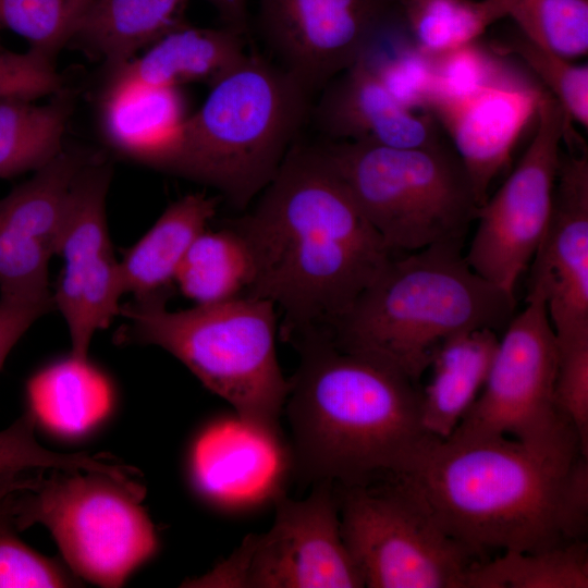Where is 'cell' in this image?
I'll return each instance as SVG.
<instances>
[{
	"instance_id": "obj_1",
	"label": "cell",
	"mask_w": 588,
	"mask_h": 588,
	"mask_svg": "<svg viewBox=\"0 0 588 588\" xmlns=\"http://www.w3.org/2000/svg\"><path fill=\"white\" fill-rule=\"evenodd\" d=\"M259 195L230 224L255 262L247 295L281 310L286 340L328 331L394 254L320 147L295 143Z\"/></svg>"
},
{
	"instance_id": "obj_2",
	"label": "cell",
	"mask_w": 588,
	"mask_h": 588,
	"mask_svg": "<svg viewBox=\"0 0 588 588\" xmlns=\"http://www.w3.org/2000/svg\"><path fill=\"white\" fill-rule=\"evenodd\" d=\"M387 479L475 556L543 550L586 532L588 462L583 455L565 461L509 437L455 440L426 433Z\"/></svg>"
},
{
	"instance_id": "obj_3",
	"label": "cell",
	"mask_w": 588,
	"mask_h": 588,
	"mask_svg": "<svg viewBox=\"0 0 588 588\" xmlns=\"http://www.w3.org/2000/svg\"><path fill=\"white\" fill-rule=\"evenodd\" d=\"M292 342L301 354L284 405L293 469L315 483L341 487L395 475L426 434L416 382L340 347L326 331Z\"/></svg>"
},
{
	"instance_id": "obj_4",
	"label": "cell",
	"mask_w": 588,
	"mask_h": 588,
	"mask_svg": "<svg viewBox=\"0 0 588 588\" xmlns=\"http://www.w3.org/2000/svg\"><path fill=\"white\" fill-rule=\"evenodd\" d=\"M463 243L393 255L329 328V336L417 382L448 338L470 329H505L515 315V295L477 274Z\"/></svg>"
},
{
	"instance_id": "obj_5",
	"label": "cell",
	"mask_w": 588,
	"mask_h": 588,
	"mask_svg": "<svg viewBox=\"0 0 588 588\" xmlns=\"http://www.w3.org/2000/svg\"><path fill=\"white\" fill-rule=\"evenodd\" d=\"M310 97L279 64L247 54L187 115L170 173L210 186L245 209L295 144Z\"/></svg>"
},
{
	"instance_id": "obj_6",
	"label": "cell",
	"mask_w": 588,
	"mask_h": 588,
	"mask_svg": "<svg viewBox=\"0 0 588 588\" xmlns=\"http://www.w3.org/2000/svg\"><path fill=\"white\" fill-rule=\"evenodd\" d=\"M268 299L242 295L169 310L167 301L121 305L123 339L167 351L246 421L281 432L290 381L277 355L279 320Z\"/></svg>"
},
{
	"instance_id": "obj_7",
	"label": "cell",
	"mask_w": 588,
	"mask_h": 588,
	"mask_svg": "<svg viewBox=\"0 0 588 588\" xmlns=\"http://www.w3.org/2000/svg\"><path fill=\"white\" fill-rule=\"evenodd\" d=\"M393 254L464 241L479 203L452 145L400 148L340 140L322 147Z\"/></svg>"
},
{
	"instance_id": "obj_8",
	"label": "cell",
	"mask_w": 588,
	"mask_h": 588,
	"mask_svg": "<svg viewBox=\"0 0 588 588\" xmlns=\"http://www.w3.org/2000/svg\"><path fill=\"white\" fill-rule=\"evenodd\" d=\"M144 487L103 473L52 469L32 489L15 492L17 530L49 529L74 575L121 587L157 550L154 524L140 505Z\"/></svg>"
},
{
	"instance_id": "obj_9",
	"label": "cell",
	"mask_w": 588,
	"mask_h": 588,
	"mask_svg": "<svg viewBox=\"0 0 588 588\" xmlns=\"http://www.w3.org/2000/svg\"><path fill=\"white\" fill-rule=\"evenodd\" d=\"M556 370L558 345L546 304L526 296L524 310L499 340L482 390L448 438L509 437L556 458L583 455L555 401Z\"/></svg>"
},
{
	"instance_id": "obj_10",
	"label": "cell",
	"mask_w": 588,
	"mask_h": 588,
	"mask_svg": "<svg viewBox=\"0 0 588 588\" xmlns=\"http://www.w3.org/2000/svg\"><path fill=\"white\" fill-rule=\"evenodd\" d=\"M342 488L341 535L365 587L464 588L478 560L402 487L387 479Z\"/></svg>"
},
{
	"instance_id": "obj_11",
	"label": "cell",
	"mask_w": 588,
	"mask_h": 588,
	"mask_svg": "<svg viewBox=\"0 0 588 588\" xmlns=\"http://www.w3.org/2000/svg\"><path fill=\"white\" fill-rule=\"evenodd\" d=\"M275 504L268 531L248 534L226 559L182 587H365L341 535L332 482H317L304 500L282 495Z\"/></svg>"
},
{
	"instance_id": "obj_12",
	"label": "cell",
	"mask_w": 588,
	"mask_h": 588,
	"mask_svg": "<svg viewBox=\"0 0 588 588\" xmlns=\"http://www.w3.org/2000/svg\"><path fill=\"white\" fill-rule=\"evenodd\" d=\"M537 118L535 135L517 166L478 208L477 228L465 254L477 274L512 295L547 229L562 143L573 125L543 87Z\"/></svg>"
},
{
	"instance_id": "obj_13",
	"label": "cell",
	"mask_w": 588,
	"mask_h": 588,
	"mask_svg": "<svg viewBox=\"0 0 588 588\" xmlns=\"http://www.w3.org/2000/svg\"><path fill=\"white\" fill-rule=\"evenodd\" d=\"M111 168L90 158L71 188L57 255L63 259L57 308L69 329L72 355L87 358L95 333L120 314L125 294L106 212Z\"/></svg>"
},
{
	"instance_id": "obj_14",
	"label": "cell",
	"mask_w": 588,
	"mask_h": 588,
	"mask_svg": "<svg viewBox=\"0 0 588 588\" xmlns=\"http://www.w3.org/2000/svg\"><path fill=\"white\" fill-rule=\"evenodd\" d=\"M278 64L313 95L352 66L396 19L401 0H256Z\"/></svg>"
},
{
	"instance_id": "obj_15",
	"label": "cell",
	"mask_w": 588,
	"mask_h": 588,
	"mask_svg": "<svg viewBox=\"0 0 588 588\" xmlns=\"http://www.w3.org/2000/svg\"><path fill=\"white\" fill-rule=\"evenodd\" d=\"M561 149L544 234L528 266L527 296L543 299L558 346L588 341V150L576 132Z\"/></svg>"
},
{
	"instance_id": "obj_16",
	"label": "cell",
	"mask_w": 588,
	"mask_h": 588,
	"mask_svg": "<svg viewBox=\"0 0 588 588\" xmlns=\"http://www.w3.org/2000/svg\"><path fill=\"white\" fill-rule=\"evenodd\" d=\"M89 159L64 149L0 198V297L51 295L49 261L58 253L72 185Z\"/></svg>"
},
{
	"instance_id": "obj_17",
	"label": "cell",
	"mask_w": 588,
	"mask_h": 588,
	"mask_svg": "<svg viewBox=\"0 0 588 588\" xmlns=\"http://www.w3.org/2000/svg\"><path fill=\"white\" fill-rule=\"evenodd\" d=\"M291 469V448L282 433L235 413L204 428L189 455L196 490L211 504L231 512L275 502Z\"/></svg>"
},
{
	"instance_id": "obj_18",
	"label": "cell",
	"mask_w": 588,
	"mask_h": 588,
	"mask_svg": "<svg viewBox=\"0 0 588 588\" xmlns=\"http://www.w3.org/2000/svg\"><path fill=\"white\" fill-rule=\"evenodd\" d=\"M542 86L517 76L467 95L432 101L428 113L450 136L479 207L495 176L510 162L522 133L537 117Z\"/></svg>"
},
{
	"instance_id": "obj_19",
	"label": "cell",
	"mask_w": 588,
	"mask_h": 588,
	"mask_svg": "<svg viewBox=\"0 0 588 588\" xmlns=\"http://www.w3.org/2000/svg\"><path fill=\"white\" fill-rule=\"evenodd\" d=\"M322 91L314 117L319 128L338 142L400 148L442 142L433 117L401 105L360 60L334 77Z\"/></svg>"
},
{
	"instance_id": "obj_20",
	"label": "cell",
	"mask_w": 588,
	"mask_h": 588,
	"mask_svg": "<svg viewBox=\"0 0 588 588\" xmlns=\"http://www.w3.org/2000/svg\"><path fill=\"white\" fill-rule=\"evenodd\" d=\"M187 115L179 87L109 81L100 106L108 143L119 152L169 172Z\"/></svg>"
},
{
	"instance_id": "obj_21",
	"label": "cell",
	"mask_w": 588,
	"mask_h": 588,
	"mask_svg": "<svg viewBox=\"0 0 588 588\" xmlns=\"http://www.w3.org/2000/svg\"><path fill=\"white\" fill-rule=\"evenodd\" d=\"M245 35L222 25L196 27L185 23L171 30L122 66L110 81L180 87L186 83L215 84L246 57Z\"/></svg>"
},
{
	"instance_id": "obj_22",
	"label": "cell",
	"mask_w": 588,
	"mask_h": 588,
	"mask_svg": "<svg viewBox=\"0 0 588 588\" xmlns=\"http://www.w3.org/2000/svg\"><path fill=\"white\" fill-rule=\"evenodd\" d=\"M219 199L187 194L167 207L119 261L124 293L136 299L168 301L179 268L194 240L217 213Z\"/></svg>"
},
{
	"instance_id": "obj_23",
	"label": "cell",
	"mask_w": 588,
	"mask_h": 588,
	"mask_svg": "<svg viewBox=\"0 0 588 588\" xmlns=\"http://www.w3.org/2000/svg\"><path fill=\"white\" fill-rule=\"evenodd\" d=\"M499 338L488 328L470 329L444 340L420 391V424L430 436L446 439L478 397L495 356Z\"/></svg>"
},
{
	"instance_id": "obj_24",
	"label": "cell",
	"mask_w": 588,
	"mask_h": 588,
	"mask_svg": "<svg viewBox=\"0 0 588 588\" xmlns=\"http://www.w3.org/2000/svg\"><path fill=\"white\" fill-rule=\"evenodd\" d=\"M29 412L54 433L75 437L107 417L112 389L87 358L70 355L34 375L27 383Z\"/></svg>"
},
{
	"instance_id": "obj_25",
	"label": "cell",
	"mask_w": 588,
	"mask_h": 588,
	"mask_svg": "<svg viewBox=\"0 0 588 588\" xmlns=\"http://www.w3.org/2000/svg\"><path fill=\"white\" fill-rule=\"evenodd\" d=\"M188 2L94 0L74 39L101 57L114 70L185 24Z\"/></svg>"
},
{
	"instance_id": "obj_26",
	"label": "cell",
	"mask_w": 588,
	"mask_h": 588,
	"mask_svg": "<svg viewBox=\"0 0 588 588\" xmlns=\"http://www.w3.org/2000/svg\"><path fill=\"white\" fill-rule=\"evenodd\" d=\"M255 262L245 238L231 225L204 230L189 246L175 277V286L194 305H208L247 295Z\"/></svg>"
},
{
	"instance_id": "obj_27",
	"label": "cell",
	"mask_w": 588,
	"mask_h": 588,
	"mask_svg": "<svg viewBox=\"0 0 588 588\" xmlns=\"http://www.w3.org/2000/svg\"><path fill=\"white\" fill-rule=\"evenodd\" d=\"M33 101L0 99V179L35 172L64 150L70 105L65 99Z\"/></svg>"
},
{
	"instance_id": "obj_28",
	"label": "cell",
	"mask_w": 588,
	"mask_h": 588,
	"mask_svg": "<svg viewBox=\"0 0 588 588\" xmlns=\"http://www.w3.org/2000/svg\"><path fill=\"white\" fill-rule=\"evenodd\" d=\"M588 549L577 539L538 551H504L476 561L464 588H587Z\"/></svg>"
},
{
	"instance_id": "obj_29",
	"label": "cell",
	"mask_w": 588,
	"mask_h": 588,
	"mask_svg": "<svg viewBox=\"0 0 588 588\" xmlns=\"http://www.w3.org/2000/svg\"><path fill=\"white\" fill-rule=\"evenodd\" d=\"M414 44L436 54L476 41L506 16L501 0H402Z\"/></svg>"
},
{
	"instance_id": "obj_30",
	"label": "cell",
	"mask_w": 588,
	"mask_h": 588,
	"mask_svg": "<svg viewBox=\"0 0 588 588\" xmlns=\"http://www.w3.org/2000/svg\"><path fill=\"white\" fill-rule=\"evenodd\" d=\"M522 35L566 59L588 52V0H501Z\"/></svg>"
},
{
	"instance_id": "obj_31",
	"label": "cell",
	"mask_w": 588,
	"mask_h": 588,
	"mask_svg": "<svg viewBox=\"0 0 588 588\" xmlns=\"http://www.w3.org/2000/svg\"><path fill=\"white\" fill-rule=\"evenodd\" d=\"M94 0H0V27L52 60L73 40Z\"/></svg>"
},
{
	"instance_id": "obj_32",
	"label": "cell",
	"mask_w": 588,
	"mask_h": 588,
	"mask_svg": "<svg viewBox=\"0 0 588 588\" xmlns=\"http://www.w3.org/2000/svg\"><path fill=\"white\" fill-rule=\"evenodd\" d=\"M491 49L501 56H517L543 83L574 123L588 126V66L540 47L523 35L494 42Z\"/></svg>"
},
{
	"instance_id": "obj_33",
	"label": "cell",
	"mask_w": 588,
	"mask_h": 588,
	"mask_svg": "<svg viewBox=\"0 0 588 588\" xmlns=\"http://www.w3.org/2000/svg\"><path fill=\"white\" fill-rule=\"evenodd\" d=\"M36 418L28 411L0 431V474L30 469L85 470L123 477L125 465L110 463L102 455L63 454L41 446L35 437Z\"/></svg>"
},
{
	"instance_id": "obj_34",
	"label": "cell",
	"mask_w": 588,
	"mask_h": 588,
	"mask_svg": "<svg viewBox=\"0 0 588 588\" xmlns=\"http://www.w3.org/2000/svg\"><path fill=\"white\" fill-rule=\"evenodd\" d=\"M358 60L401 105L412 111H428L433 94L431 54L417 48L413 40L384 49L371 45Z\"/></svg>"
},
{
	"instance_id": "obj_35",
	"label": "cell",
	"mask_w": 588,
	"mask_h": 588,
	"mask_svg": "<svg viewBox=\"0 0 588 588\" xmlns=\"http://www.w3.org/2000/svg\"><path fill=\"white\" fill-rule=\"evenodd\" d=\"M431 63L433 94L430 105L436 99L467 95L523 73L504 56L479 45L477 40L431 54Z\"/></svg>"
},
{
	"instance_id": "obj_36",
	"label": "cell",
	"mask_w": 588,
	"mask_h": 588,
	"mask_svg": "<svg viewBox=\"0 0 588 588\" xmlns=\"http://www.w3.org/2000/svg\"><path fill=\"white\" fill-rule=\"evenodd\" d=\"M14 493L0 500V588L79 586L81 581L75 575L33 550L16 536L12 513Z\"/></svg>"
},
{
	"instance_id": "obj_37",
	"label": "cell",
	"mask_w": 588,
	"mask_h": 588,
	"mask_svg": "<svg viewBox=\"0 0 588 588\" xmlns=\"http://www.w3.org/2000/svg\"><path fill=\"white\" fill-rule=\"evenodd\" d=\"M558 345V344H556ZM555 401L588 456V342L558 346Z\"/></svg>"
},
{
	"instance_id": "obj_38",
	"label": "cell",
	"mask_w": 588,
	"mask_h": 588,
	"mask_svg": "<svg viewBox=\"0 0 588 588\" xmlns=\"http://www.w3.org/2000/svg\"><path fill=\"white\" fill-rule=\"evenodd\" d=\"M61 85L51 59L30 49L0 52V99L34 100L59 91Z\"/></svg>"
},
{
	"instance_id": "obj_39",
	"label": "cell",
	"mask_w": 588,
	"mask_h": 588,
	"mask_svg": "<svg viewBox=\"0 0 588 588\" xmlns=\"http://www.w3.org/2000/svg\"><path fill=\"white\" fill-rule=\"evenodd\" d=\"M53 308L52 303H32L0 297V368L29 327Z\"/></svg>"
},
{
	"instance_id": "obj_40",
	"label": "cell",
	"mask_w": 588,
	"mask_h": 588,
	"mask_svg": "<svg viewBox=\"0 0 588 588\" xmlns=\"http://www.w3.org/2000/svg\"><path fill=\"white\" fill-rule=\"evenodd\" d=\"M218 13L224 26L244 35L248 32V0H205Z\"/></svg>"
},
{
	"instance_id": "obj_41",
	"label": "cell",
	"mask_w": 588,
	"mask_h": 588,
	"mask_svg": "<svg viewBox=\"0 0 588 588\" xmlns=\"http://www.w3.org/2000/svg\"><path fill=\"white\" fill-rule=\"evenodd\" d=\"M38 476L26 475L25 471H11L0 474V500L5 495L32 489L37 482Z\"/></svg>"
},
{
	"instance_id": "obj_42",
	"label": "cell",
	"mask_w": 588,
	"mask_h": 588,
	"mask_svg": "<svg viewBox=\"0 0 588 588\" xmlns=\"http://www.w3.org/2000/svg\"><path fill=\"white\" fill-rule=\"evenodd\" d=\"M402 1V0H401Z\"/></svg>"
},
{
	"instance_id": "obj_43",
	"label": "cell",
	"mask_w": 588,
	"mask_h": 588,
	"mask_svg": "<svg viewBox=\"0 0 588 588\" xmlns=\"http://www.w3.org/2000/svg\"><path fill=\"white\" fill-rule=\"evenodd\" d=\"M1 28V27H0Z\"/></svg>"
}]
</instances>
